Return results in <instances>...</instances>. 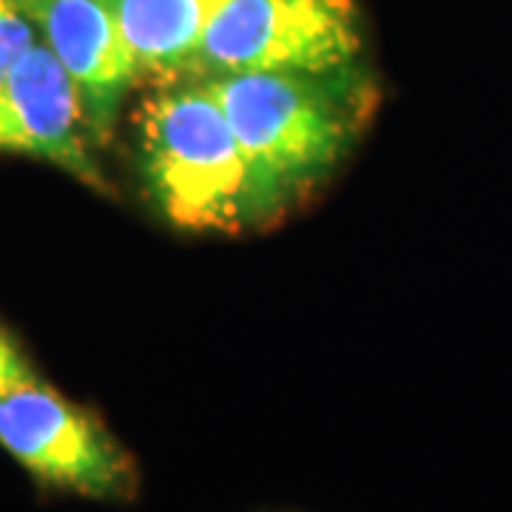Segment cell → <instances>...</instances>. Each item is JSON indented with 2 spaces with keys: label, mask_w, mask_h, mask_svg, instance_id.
Wrapping results in <instances>:
<instances>
[{
  "label": "cell",
  "mask_w": 512,
  "mask_h": 512,
  "mask_svg": "<svg viewBox=\"0 0 512 512\" xmlns=\"http://www.w3.org/2000/svg\"><path fill=\"white\" fill-rule=\"evenodd\" d=\"M0 447L55 490L123 498L134 487L131 461L109 430L40 382L0 396Z\"/></svg>",
  "instance_id": "277c9868"
},
{
  "label": "cell",
  "mask_w": 512,
  "mask_h": 512,
  "mask_svg": "<svg viewBox=\"0 0 512 512\" xmlns=\"http://www.w3.org/2000/svg\"><path fill=\"white\" fill-rule=\"evenodd\" d=\"M231 126L288 197L322 183L348 154L373 94L356 66L339 72L205 77Z\"/></svg>",
  "instance_id": "7a4b0ae2"
},
{
  "label": "cell",
  "mask_w": 512,
  "mask_h": 512,
  "mask_svg": "<svg viewBox=\"0 0 512 512\" xmlns=\"http://www.w3.org/2000/svg\"><path fill=\"white\" fill-rule=\"evenodd\" d=\"M37 382L40 379H37L32 362L26 359V353L6 330H0V396Z\"/></svg>",
  "instance_id": "9c48e42d"
},
{
  "label": "cell",
  "mask_w": 512,
  "mask_h": 512,
  "mask_svg": "<svg viewBox=\"0 0 512 512\" xmlns=\"http://www.w3.org/2000/svg\"><path fill=\"white\" fill-rule=\"evenodd\" d=\"M140 74L185 77L228 0H106Z\"/></svg>",
  "instance_id": "52a82bcc"
},
{
  "label": "cell",
  "mask_w": 512,
  "mask_h": 512,
  "mask_svg": "<svg viewBox=\"0 0 512 512\" xmlns=\"http://www.w3.org/2000/svg\"><path fill=\"white\" fill-rule=\"evenodd\" d=\"M92 143L74 80L37 40L0 77V151L52 163L89 188L106 191Z\"/></svg>",
  "instance_id": "5b68a950"
},
{
  "label": "cell",
  "mask_w": 512,
  "mask_h": 512,
  "mask_svg": "<svg viewBox=\"0 0 512 512\" xmlns=\"http://www.w3.org/2000/svg\"><path fill=\"white\" fill-rule=\"evenodd\" d=\"M140 171L154 208L174 228L239 234L274 222L291 197L242 146L202 80H185L137 114Z\"/></svg>",
  "instance_id": "6da1fadb"
},
{
  "label": "cell",
  "mask_w": 512,
  "mask_h": 512,
  "mask_svg": "<svg viewBox=\"0 0 512 512\" xmlns=\"http://www.w3.org/2000/svg\"><path fill=\"white\" fill-rule=\"evenodd\" d=\"M362 55L353 0H228L214 15L188 80L237 72H339Z\"/></svg>",
  "instance_id": "3957f363"
},
{
  "label": "cell",
  "mask_w": 512,
  "mask_h": 512,
  "mask_svg": "<svg viewBox=\"0 0 512 512\" xmlns=\"http://www.w3.org/2000/svg\"><path fill=\"white\" fill-rule=\"evenodd\" d=\"M40 43L74 80L94 143L117 126L140 66L106 0H20Z\"/></svg>",
  "instance_id": "8992f818"
},
{
  "label": "cell",
  "mask_w": 512,
  "mask_h": 512,
  "mask_svg": "<svg viewBox=\"0 0 512 512\" xmlns=\"http://www.w3.org/2000/svg\"><path fill=\"white\" fill-rule=\"evenodd\" d=\"M37 43V32L20 0H0V77Z\"/></svg>",
  "instance_id": "ba28073f"
}]
</instances>
